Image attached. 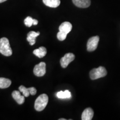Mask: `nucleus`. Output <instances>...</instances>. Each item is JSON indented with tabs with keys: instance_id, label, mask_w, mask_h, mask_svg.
<instances>
[{
	"instance_id": "f257e3e1",
	"label": "nucleus",
	"mask_w": 120,
	"mask_h": 120,
	"mask_svg": "<svg viewBox=\"0 0 120 120\" xmlns=\"http://www.w3.org/2000/svg\"><path fill=\"white\" fill-rule=\"evenodd\" d=\"M0 53L5 56H10L12 55V50L9 40L6 37L0 39Z\"/></svg>"
},
{
	"instance_id": "f03ea898",
	"label": "nucleus",
	"mask_w": 120,
	"mask_h": 120,
	"mask_svg": "<svg viewBox=\"0 0 120 120\" xmlns=\"http://www.w3.org/2000/svg\"><path fill=\"white\" fill-rule=\"evenodd\" d=\"M49 102V97L46 94H42L37 97L34 102V109L37 111H41L45 109Z\"/></svg>"
},
{
	"instance_id": "7ed1b4c3",
	"label": "nucleus",
	"mask_w": 120,
	"mask_h": 120,
	"mask_svg": "<svg viewBox=\"0 0 120 120\" xmlns=\"http://www.w3.org/2000/svg\"><path fill=\"white\" fill-rule=\"evenodd\" d=\"M107 74L106 69L104 67L100 66L97 68H94L90 71V76L91 79H96L106 76Z\"/></svg>"
},
{
	"instance_id": "20e7f679",
	"label": "nucleus",
	"mask_w": 120,
	"mask_h": 120,
	"mask_svg": "<svg viewBox=\"0 0 120 120\" xmlns=\"http://www.w3.org/2000/svg\"><path fill=\"white\" fill-rule=\"evenodd\" d=\"M99 40H100V37L97 36L91 37L88 40L87 43V49L88 51L92 52L96 49Z\"/></svg>"
},
{
	"instance_id": "39448f33",
	"label": "nucleus",
	"mask_w": 120,
	"mask_h": 120,
	"mask_svg": "<svg viewBox=\"0 0 120 120\" xmlns=\"http://www.w3.org/2000/svg\"><path fill=\"white\" fill-rule=\"evenodd\" d=\"M75 58L74 54L72 53H67L60 60V64L62 68H66L69 64L73 61Z\"/></svg>"
},
{
	"instance_id": "423d86ee",
	"label": "nucleus",
	"mask_w": 120,
	"mask_h": 120,
	"mask_svg": "<svg viewBox=\"0 0 120 120\" xmlns=\"http://www.w3.org/2000/svg\"><path fill=\"white\" fill-rule=\"evenodd\" d=\"M46 64L44 62H41L36 64L34 67V73L37 77H42L45 75L46 72Z\"/></svg>"
},
{
	"instance_id": "0eeeda50",
	"label": "nucleus",
	"mask_w": 120,
	"mask_h": 120,
	"mask_svg": "<svg viewBox=\"0 0 120 120\" xmlns=\"http://www.w3.org/2000/svg\"><path fill=\"white\" fill-rule=\"evenodd\" d=\"M72 26V24L69 22H64L60 25L59 27V31L64 33V34H67L71 32Z\"/></svg>"
},
{
	"instance_id": "6e6552de",
	"label": "nucleus",
	"mask_w": 120,
	"mask_h": 120,
	"mask_svg": "<svg viewBox=\"0 0 120 120\" xmlns=\"http://www.w3.org/2000/svg\"><path fill=\"white\" fill-rule=\"evenodd\" d=\"M94 112L91 108H87L82 112L81 119L82 120H91L94 117Z\"/></svg>"
},
{
	"instance_id": "1a4fd4ad",
	"label": "nucleus",
	"mask_w": 120,
	"mask_h": 120,
	"mask_svg": "<svg viewBox=\"0 0 120 120\" xmlns=\"http://www.w3.org/2000/svg\"><path fill=\"white\" fill-rule=\"evenodd\" d=\"M72 2L79 8H87L91 4V0H72Z\"/></svg>"
},
{
	"instance_id": "9d476101",
	"label": "nucleus",
	"mask_w": 120,
	"mask_h": 120,
	"mask_svg": "<svg viewBox=\"0 0 120 120\" xmlns=\"http://www.w3.org/2000/svg\"><path fill=\"white\" fill-rule=\"evenodd\" d=\"M12 96L13 99L16 101L18 104L22 105L25 102V96L21 94L20 91H14L12 94Z\"/></svg>"
},
{
	"instance_id": "9b49d317",
	"label": "nucleus",
	"mask_w": 120,
	"mask_h": 120,
	"mask_svg": "<svg viewBox=\"0 0 120 120\" xmlns=\"http://www.w3.org/2000/svg\"><path fill=\"white\" fill-rule=\"evenodd\" d=\"M40 33L39 32H36L34 31H30L28 33L27 37V40L29 42L30 45L32 46L35 44L36 39V37L40 35Z\"/></svg>"
},
{
	"instance_id": "f8f14e48",
	"label": "nucleus",
	"mask_w": 120,
	"mask_h": 120,
	"mask_svg": "<svg viewBox=\"0 0 120 120\" xmlns=\"http://www.w3.org/2000/svg\"><path fill=\"white\" fill-rule=\"evenodd\" d=\"M43 4L49 7L56 8L59 6L61 3L60 0H42Z\"/></svg>"
},
{
	"instance_id": "ddd939ff",
	"label": "nucleus",
	"mask_w": 120,
	"mask_h": 120,
	"mask_svg": "<svg viewBox=\"0 0 120 120\" xmlns=\"http://www.w3.org/2000/svg\"><path fill=\"white\" fill-rule=\"evenodd\" d=\"M33 53L38 58H42L47 54V49L45 47L42 46L38 49H34L33 51Z\"/></svg>"
},
{
	"instance_id": "4468645a",
	"label": "nucleus",
	"mask_w": 120,
	"mask_h": 120,
	"mask_svg": "<svg viewBox=\"0 0 120 120\" xmlns=\"http://www.w3.org/2000/svg\"><path fill=\"white\" fill-rule=\"evenodd\" d=\"M56 96L58 98L61 99H69L71 98V94L68 90H66L64 91H59L57 93Z\"/></svg>"
},
{
	"instance_id": "2eb2a0df",
	"label": "nucleus",
	"mask_w": 120,
	"mask_h": 120,
	"mask_svg": "<svg viewBox=\"0 0 120 120\" xmlns=\"http://www.w3.org/2000/svg\"><path fill=\"white\" fill-rule=\"evenodd\" d=\"M11 85V81L10 79L0 77V88H7Z\"/></svg>"
},
{
	"instance_id": "dca6fc26",
	"label": "nucleus",
	"mask_w": 120,
	"mask_h": 120,
	"mask_svg": "<svg viewBox=\"0 0 120 120\" xmlns=\"http://www.w3.org/2000/svg\"><path fill=\"white\" fill-rule=\"evenodd\" d=\"M19 91L23 93V95L25 97H28L30 96V88H26L24 86H20L19 87Z\"/></svg>"
},
{
	"instance_id": "f3484780",
	"label": "nucleus",
	"mask_w": 120,
	"mask_h": 120,
	"mask_svg": "<svg viewBox=\"0 0 120 120\" xmlns=\"http://www.w3.org/2000/svg\"><path fill=\"white\" fill-rule=\"evenodd\" d=\"M33 21H34V19H32L31 17H27L26 19H25V21H24V22H25V25L27 27H30L32 26L33 25Z\"/></svg>"
},
{
	"instance_id": "a211bd4d",
	"label": "nucleus",
	"mask_w": 120,
	"mask_h": 120,
	"mask_svg": "<svg viewBox=\"0 0 120 120\" xmlns=\"http://www.w3.org/2000/svg\"><path fill=\"white\" fill-rule=\"evenodd\" d=\"M57 38L58 40L62 41H64V40L66 38L67 34H64V33L59 31V32H58L57 34Z\"/></svg>"
},
{
	"instance_id": "6ab92c4d",
	"label": "nucleus",
	"mask_w": 120,
	"mask_h": 120,
	"mask_svg": "<svg viewBox=\"0 0 120 120\" xmlns=\"http://www.w3.org/2000/svg\"><path fill=\"white\" fill-rule=\"evenodd\" d=\"M30 94L31 95H35L37 93V90L34 87H30Z\"/></svg>"
},
{
	"instance_id": "aec40b11",
	"label": "nucleus",
	"mask_w": 120,
	"mask_h": 120,
	"mask_svg": "<svg viewBox=\"0 0 120 120\" xmlns=\"http://www.w3.org/2000/svg\"><path fill=\"white\" fill-rule=\"evenodd\" d=\"M38 21L36 19H34V21H33V25H37L38 24Z\"/></svg>"
},
{
	"instance_id": "412c9836",
	"label": "nucleus",
	"mask_w": 120,
	"mask_h": 120,
	"mask_svg": "<svg viewBox=\"0 0 120 120\" xmlns=\"http://www.w3.org/2000/svg\"><path fill=\"white\" fill-rule=\"evenodd\" d=\"M6 1L7 0H0V4H1V3L5 2V1Z\"/></svg>"
},
{
	"instance_id": "4be33fe9",
	"label": "nucleus",
	"mask_w": 120,
	"mask_h": 120,
	"mask_svg": "<svg viewBox=\"0 0 120 120\" xmlns=\"http://www.w3.org/2000/svg\"><path fill=\"white\" fill-rule=\"evenodd\" d=\"M59 120H66L65 118H60Z\"/></svg>"
}]
</instances>
